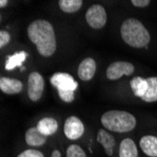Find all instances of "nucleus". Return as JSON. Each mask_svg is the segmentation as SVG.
I'll use <instances>...</instances> for the list:
<instances>
[{
    "mask_svg": "<svg viewBox=\"0 0 157 157\" xmlns=\"http://www.w3.org/2000/svg\"><path fill=\"white\" fill-rule=\"evenodd\" d=\"M27 36L36 45L39 54L44 58L53 56L56 49V40L53 25L46 20L38 19L27 27Z\"/></svg>",
    "mask_w": 157,
    "mask_h": 157,
    "instance_id": "f257e3e1",
    "label": "nucleus"
},
{
    "mask_svg": "<svg viewBox=\"0 0 157 157\" xmlns=\"http://www.w3.org/2000/svg\"><path fill=\"white\" fill-rule=\"evenodd\" d=\"M121 34L125 44L134 48L145 47L151 40V35L147 28L136 18H128L122 23Z\"/></svg>",
    "mask_w": 157,
    "mask_h": 157,
    "instance_id": "f03ea898",
    "label": "nucleus"
},
{
    "mask_svg": "<svg viewBox=\"0 0 157 157\" xmlns=\"http://www.w3.org/2000/svg\"><path fill=\"white\" fill-rule=\"evenodd\" d=\"M105 129L115 133H127L135 129L136 120L131 113L121 110H110L101 118Z\"/></svg>",
    "mask_w": 157,
    "mask_h": 157,
    "instance_id": "7ed1b4c3",
    "label": "nucleus"
},
{
    "mask_svg": "<svg viewBox=\"0 0 157 157\" xmlns=\"http://www.w3.org/2000/svg\"><path fill=\"white\" fill-rule=\"evenodd\" d=\"M86 21L94 29H101L107 21L106 11L102 5L94 4L86 12Z\"/></svg>",
    "mask_w": 157,
    "mask_h": 157,
    "instance_id": "20e7f679",
    "label": "nucleus"
},
{
    "mask_svg": "<svg viewBox=\"0 0 157 157\" xmlns=\"http://www.w3.org/2000/svg\"><path fill=\"white\" fill-rule=\"evenodd\" d=\"M44 90V77L38 72H32L27 80V95L32 102H37L41 98Z\"/></svg>",
    "mask_w": 157,
    "mask_h": 157,
    "instance_id": "39448f33",
    "label": "nucleus"
},
{
    "mask_svg": "<svg viewBox=\"0 0 157 157\" xmlns=\"http://www.w3.org/2000/svg\"><path fill=\"white\" fill-rule=\"evenodd\" d=\"M135 72V67L127 61H116L111 63L106 69V77L109 80H118L122 75H131Z\"/></svg>",
    "mask_w": 157,
    "mask_h": 157,
    "instance_id": "423d86ee",
    "label": "nucleus"
},
{
    "mask_svg": "<svg viewBox=\"0 0 157 157\" xmlns=\"http://www.w3.org/2000/svg\"><path fill=\"white\" fill-rule=\"evenodd\" d=\"M63 132L68 139L77 140L84 135L85 127L80 119L75 116H71L65 121Z\"/></svg>",
    "mask_w": 157,
    "mask_h": 157,
    "instance_id": "0eeeda50",
    "label": "nucleus"
},
{
    "mask_svg": "<svg viewBox=\"0 0 157 157\" xmlns=\"http://www.w3.org/2000/svg\"><path fill=\"white\" fill-rule=\"evenodd\" d=\"M50 83L58 90L75 91L78 83L74 79V77L67 73H56L50 78Z\"/></svg>",
    "mask_w": 157,
    "mask_h": 157,
    "instance_id": "6e6552de",
    "label": "nucleus"
},
{
    "mask_svg": "<svg viewBox=\"0 0 157 157\" xmlns=\"http://www.w3.org/2000/svg\"><path fill=\"white\" fill-rule=\"evenodd\" d=\"M96 73V62L92 58H87L81 61L78 66V77L82 81H90Z\"/></svg>",
    "mask_w": 157,
    "mask_h": 157,
    "instance_id": "1a4fd4ad",
    "label": "nucleus"
},
{
    "mask_svg": "<svg viewBox=\"0 0 157 157\" xmlns=\"http://www.w3.org/2000/svg\"><path fill=\"white\" fill-rule=\"evenodd\" d=\"M25 140L28 146L36 148L44 146L47 141V136L42 135L37 127H31L25 132Z\"/></svg>",
    "mask_w": 157,
    "mask_h": 157,
    "instance_id": "9d476101",
    "label": "nucleus"
},
{
    "mask_svg": "<svg viewBox=\"0 0 157 157\" xmlns=\"http://www.w3.org/2000/svg\"><path fill=\"white\" fill-rule=\"evenodd\" d=\"M96 139L99 143L102 145L105 153L108 156H112L114 153V149H115V146H116L115 137H114L109 132L104 129H100L98 131Z\"/></svg>",
    "mask_w": 157,
    "mask_h": 157,
    "instance_id": "9b49d317",
    "label": "nucleus"
},
{
    "mask_svg": "<svg viewBox=\"0 0 157 157\" xmlns=\"http://www.w3.org/2000/svg\"><path fill=\"white\" fill-rule=\"evenodd\" d=\"M141 151L150 157H157V137L154 136H144L139 140Z\"/></svg>",
    "mask_w": 157,
    "mask_h": 157,
    "instance_id": "f8f14e48",
    "label": "nucleus"
},
{
    "mask_svg": "<svg viewBox=\"0 0 157 157\" xmlns=\"http://www.w3.org/2000/svg\"><path fill=\"white\" fill-rule=\"evenodd\" d=\"M0 90L6 94H17L23 90V84L18 79L1 77L0 78Z\"/></svg>",
    "mask_w": 157,
    "mask_h": 157,
    "instance_id": "ddd939ff",
    "label": "nucleus"
},
{
    "mask_svg": "<svg viewBox=\"0 0 157 157\" xmlns=\"http://www.w3.org/2000/svg\"><path fill=\"white\" fill-rule=\"evenodd\" d=\"M36 127L42 135L48 137L56 133L59 129V123L54 118L45 117L38 122Z\"/></svg>",
    "mask_w": 157,
    "mask_h": 157,
    "instance_id": "4468645a",
    "label": "nucleus"
},
{
    "mask_svg": "<svg viewBox=\"0 0 157 157\" xmlns=\"http://www.w3.org/2000/svg\"><path fill=\"white\" fill-rule=\"evenodd\" d=\"M119 157H138L137 147L133 139L127 137L121 140L119 148Z\"/></svg>",
    "mask_w": 157,
    "mask_h": 157,
    "instance_id": "2eb2a0df",
    "label": "nucleus"
},
{
    "mask_svg": "<svg viewBox=\"0 0 157 157\" xmlns=\"http://www.w3.org/2000/svg\"><path fill=\"white\" fill-rule=\"evenodd\" d=\"M130 85L134 94L139 98L143 97L148 90V82L146 78L136 76L131 80Z\"/></svg>",
    "mask_w": 157,
    "mask_h": 157,
    "instance_id": "dca6fc26",
    "label": "nucleus"
},
{
    "mask_svg": "<svg viewBox=\"0 0 157 157\" xmlns=\"http://www.w3.org/2000/svg\"><path fill=\"white\" fill-rule=\"evenodd\" d=\"M148 82V90L141 100L147 103L157 102V77H149L146 78Z\"/></svg>",
    "mask_w": 157,
    "mask_h": 157,
    "instance_id": "f3484780",
    "label": "nucleus"
},
{
    "mask_svg": "<svg viewBox=\"0 0 157 157\" xmlns=\"http://www.w3.org/2000/svg\"><path fill=\"white\" fill-rule=\"evenodd\" d=\"M26 56H27V54L25 51L17 52L11 56H9L6 60L5 69L7 71H11L13 69H15L16 67L21 66L23 62L25 60Z\"/></svg>",
    "mask_w": 157,
    "mask_h": 157,
    "instance_id": "a211bd4d",
    "label": "nucleus"
},
{
    "mask_svg": "<svg viewBox=\"0 0 157 157\" xmlns=\"http://www.w3.org/2000/svg\"><path fill=\"white\" fill-rule=\"evenodd\" d=\"M83 5L82 0H59V6L66 13H74L78 11Z\"/></svg>",
    "mask_w": 157,
    "mask_h": 157,
    "instance_id": "6ab92c4d",
    "label": "nucleus"
},
{
    "mask_svg": "<svg viewBox=\"0 0 157 157\" xmlns=\"http://www.w3.org/2000/svg\"><path fill=\"white\" fill-rule=\"evenodd\" d=\"M66 157H88L86 151L77 144L70 145L66 150Z\"/></svg>",
    "mask_w": 157,
    "mask_h": 157,
    "instance_id": "aec40b11",
    "label": "nucleus"
},
{
    "mask_svg": "<svg viewBox=\"0 0 157 157\" xmlns=\"http://www.w3.org/2000/svg\"><path fill=\"white\" fill-rule=\"evenodd\" d=\"M58 93L60 99L65 103H71V102H73L75 99V91L58 90Z\"/></svg>",
    "mask_w": 157,
    "mask_h": 157,
    "instance_id": "412c9836",
    "label": "nucleus"
},
{
    "mask_svg": "<svg viewBox=\"0 0 157 157\" xmlns=\"http://www.w3.org/2000/svg\"><path fill=\"white\" fill-rule=\"evenodd\" d=\"M17 157H44V155L40 151L35 149H27L19 153Z\"/></svg>",
    "mask_w": 157,
    "mask_h": 157,
    "instance_id": "4be33fe9",
    "label": "nucleus"
},
{
    "mask_svg": "<svg viewBox=\"0 0 157 157\" xmlns=\"http://www.w3.org/2000/svg\"><path fill=\"white\" fill-rule=\"evenodd\" d=\"M10 40V35L7 31H1L0 32V48H3L6 45L9 44Z\"/></svg>",
    "mask_w": 157,
    "mask_h": 157,
    "instance_id": "5701e85b",
    "label": "nucleus"
},
{
    "mask_svg": "<svg viewBox=\"0 0 157 157\" xmlns=\"http://www.w3.org/2000/svg\"><path fill=\"white\" fill-rule=\"evenodd\" d=\"M131 3L137 8H145L151 3L150 0H132Z\"/></svg>",
    "mask_w": 157,
    "mask_h": 157,
    "instance_id": "b1692460",
    "label": "nucleus"
},
{
    "mask_svg": "<svg viewBox=\"0 0 157 157\" xmlns=\"http://www.w3.org/2000/svg\"><path fill=\"white\" fill-rule=\"evenodd\" d=\"M50 157H61V152L59 150H54Z\"/></svg>",
    "mask_w": 157,
    "mask_h": 157,
    "instance_id": "393cba45",
    "label": "nucleus"
},
{
    "mask_svg": "<svg viewBox=\"0 0 157 157\" xmlns=\"http://www.w3.org/2000/svg\"><path fill=\"white\" fill-rule=\"evenodd\" d=\"M8 0H1V1H0V8H4V7H6L7 5H8Z\"/></svg>",
    "mask_w": 157,
    "mask_h": 157,
    "instance_id": "a878e982",
    "label": "nucleus"
}]
</instances>
